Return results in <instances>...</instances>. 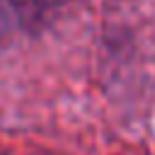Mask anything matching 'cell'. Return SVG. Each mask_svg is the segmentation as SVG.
Returning <instances> with one entry per match:
<instances>
[]
</instances>
